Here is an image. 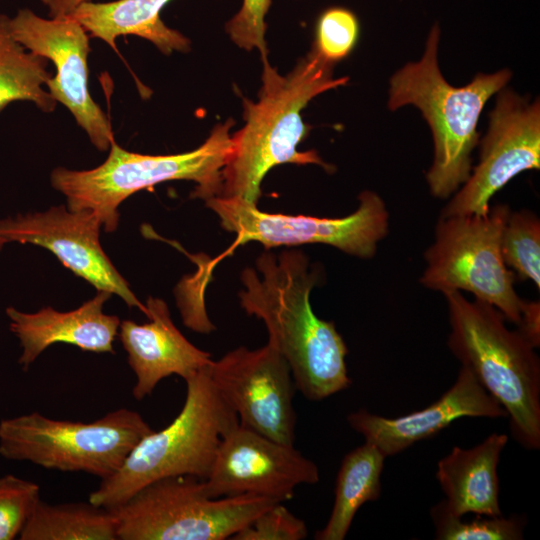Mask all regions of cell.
Instances as JSON below:
<instances>
[{"label":"cell","mask_w":540,"mask_h":540,"mask_svg":"<svg viewBox=\"0 0 540 540\" xmlns=\"http://www.w3.org/2000/svg\"><path fill=\"white\" fill-rule=\"evenodd\" d=\"M319 479L317 465L294 445L238 424L222 438L204 485L212 498L256 495L284 502L298 485Z\"/></svg>","instance_id":"obj_14"},{"label":"cell","mask_w":540,"mask_h":540,"mask_svg":"<svg viewBox=\"0 0 540 540\" xmlns=\"http://www.w3.org/2000/svg\"><path fill=\"white\" fill-rule=\"evenodd\" d=\"M111 295L97 291L95 297L68 312L45 307L26 313L8 307L10 330L23 349L18 359L22 368L27 370L45 349L56 343L71 344L83 351L114 354L113 342L121 321L118 316L103 312Z\"/></svg>","instance_id":"obj_18"},{"label":"cell","mask_w":540,"mask_h":540,"mask_svg":"<svg viewBox=\"0 0 540 540\" xmlns=\"http://www.w3.org/2000/svg\"><path fill=\"white\" fill-rule=\"evenodd\" d=\"M450 333L447 346L480 385L505 409L515 439L540 448V361L516 329L510 330L494 306L468 300L460 291L443 294Z\"/></svg>","instance_id":"obj_3"},{"label":"cell","mask_w":540,"mask_h":540,"mask_svg":"<svg viewBox=\"0 0 540 540\" xmlns=\"http://www.w3.org/2000/svg\"><path fill=\"white\" fill-rule=\"evenodd\" d=\"M147 323L120 322L118 335L136 375L132 395L137 401L152 394L164 378L184 380L212 363L210 353L188 341L173 323L167 304L154 297L146 302Z\"/></svg>","instance_id":"obj_17"},{"label":"cell","mask_w":540,"mask_h":540,"mask_svg":"<svg viewBox=\"0 0 540 540\" xmlns=\"http://www.w3.org/2000/svg\"><path fill=\"white\" fill-rule=\"evenodd\" d=\"M307 534L305 522L290 512L282 502H278L260 513L230 539L303 540Z\"/></svg>","instance_id":"obj_28"},{"label":"cell","mask_w":540,"mask_h":540,"mask_svg":"<svg viewBox=\"0 0 540 540\" xmlns=\"http://www.w3.org/2000/svg\"><path fill=\"white\" fill-rule=\"evenodd\" d=\"M510 211L508 205L498 204L485 215L439 216L434 241L424 253L422 286L442 294L469 292L517 325L524 300L501 254V234Z\"/></svg>","instance_id":"obj_9"},{"label":"cell","mask_w":540,"mask_h":540,"mask_svg":"<svg viewBox=\"0 0 540 540\" xmlns=\"http://www.w3.org/2000/svg\"><path fill=\"white\" fill-rule=\"evenodd\" d=\"M517 330L535 348L540 344V303L539 301H525L521 310Z\"/></svg>","instance_id":"obj_30"},{"label":"cell","mask_w":540,"mask_h":540,"mask_svg":"<svg viewBox=\"0 0 540 540\" xmlns=\"http://www.w3.org/2000/svg\"><path fill=\"white\" fill-rule=\"evenodd\" d=\"M505 265L540 288V219L532 211H510L501 234Z\"/></svg>","instance_id":"obj_24"},{"label":"cell","mask_w":540,"mask_h":540,"mask_svg":"<svg viewBox=\"0 0 540 540\" xmlns=\"http://www.w3.org/2000/svg\"><path fill=\"white\" fill-rule=\"evenodd\" d=\"M232 119L217 124L198 148L172 155H146L129 152L115 140L108 158L98 167L76 171L57 167L51 172L52 187L61 192L70 211L91 210L106 232L119 223V205L132 194L171 180L196 183L191 194L208 200L219 196L221 172L232 150Z\"/></svg>","instance_id":"obj_6"},{"label":"cell","mask_w":540,"mask_h":540,"mask_svg":"<svg viewBox=\"0 0 540 540\" xmlns=\"http://www.w3.org/2000/svg\"><path fill=\"white\" fill-rule=\"evenodd\" d=\"M431 519L438 540H520L526 520L521 515L477 518L465 522L462 517L450 513L444 500L432 506Z\"/></svg>","instance_id":"obj_25"},{"label":"cell","mask_w":540,"mask_h":540,"mask_svg":"<svg viewBox=\"0 0 540 540\" xmlns=\"http://www.w3.org/2000/svg\"><path fill=\"white\" fill-rule=\"evenodd\" d=\"M257 271L241 274L244 289L240 304L249 315L263 321L268 342L287 361L296 389L310 401H321L347 389V346L334 322L319 318L310 303V293L320 271L310 269L299 250L276 255L262 253Z\"/></svg>","instance_id":"obj_1"},{"label":"cell","mask_w":540,"mask_h":540,"mask_svg":"<svg viewBox=\"0 0 540 540\" xmlns=\"http://www.w3.org/2000/svg\"><path fill=\"white\" fill-rule=\"evenodd\" d=\"M151 431L138 412L127 408L89 423L55 420L33 412L0 421V455L103 480L121 468Z\"/></svg>","instance_id":"obj_7"},{"label":"cell","mask_w":540,"mask_h":540,"mask_svg":"<svg viewBox=\"0 0 540 540\" xmlns=\"http://www.w3.org/2000/svg\"><path fill=\"white\" fill-rule=\"evenodd\" d=\"M210 365L185 380L186 398L176 418L164 429L144 436L121 468L101 480L89 502L113 510L158 479L207 478L222 438L239 424L237 414L211 380Z\"/></svg>","instance_id":"obj_5"},{"label":"cell","mask_w":540,"mask_h":540,"mask_svg":"<svg viewBox=\"0 0 540 540\" xmlns=\"http://www.w3.org/2000/svg\"><path fill=\"white\" fill-rule=\"evenodd\" d=\"M262 85L258 101L243 99L244 126L231 135L232 150L222 169L219 196L256 204L267 172L283 163L315 164L327 172L334 166L315 150L298 151L309 131L301 112L315 96L346 85L348 77H333V64L312 50L286 76L262 60Z\"/></svg>","instance_id":"obj_2"},{"label":"cell","mask_w":540,"mask_h":540,"mask_svg":"<svg viewBox=\"0 0 540 540\" xmlns=\"http://www.w3.org/2000/svg\"><path fill=\"white\" fill-rule=\"evenodd\" d=\"M359 37V22L353 12L341 7L325 10L316 25L313 49L333 64L347 57Z\"/></svg>","instance_id":"obj_26"},{"label":"cell","mask_w":540,"mask_h":540,"mask_svg":"<svg viewBox=\"0 0 540 540\" xmlns=\"http://www.w3.org/2000/svg\"><path fill=\"white\" fill-rule=\"evenodd\" d=\"M10 19L0 14V112L15 101H29L43 112H52L57 102L42 88L51 78L48 59L14 38Z\"/></svg>","instance_id":"obj_23"},{"label":"cell","mask_w":540,"mask_h":540,"mask_svg":"<svg viewBox=\"0 0 540 540\" xmlns=\"http://www.w3.org/2000/svg\"><path fill=\"white\" fill-rule=\"evenodd\" d=\"M5 244L6 242L2 238H0V251L2 250Z\"/></svg>","instance_id":"obj_32"},{"label":"cell","mask_w":540,"mask_h":540,"mask_svg":"<svg viewBox=\"0 0 540 540\" xmlns=\"http://www.w3.org/2000/svg\"><path fill=\"white\" fill-rule=\"evenodd\" d=\"M171 0H115L84 2L70 16L87 33L116 49L120 36L135 35L153 43L162 53L188 52L190 41L161 20L160 12Z\"/></svg>","instance_id":"obj_20"},{"label":"cell","mask_w":540,"mask_h":540,"mask_svg":"<svg viewBox=\"0 0 540 540\" xmlns=\"http://www.w3.org/2000/svg\"><path fill=\"white\" fill-rule=\"evenodd\" d=\"M385 458L368 442L344 456L336 477L332 511L326 525L315 533L316 540H343L359 508L379 498Z\"/></svg>","instance_id":"obj_21"},{"label":"cell","mask_w":540,"mask_h":540,"mask_svg":"<svg viewBox=\"0 0 540 540\" xmlns=\"http://www.w3.org/2000/svg\"><path fill=\"white\" fill-rule=\"evenodd\" d=\"M10 27L27 50L52 61L56 74L46 83L48 92L72 113L98 150H108L114 134L109 118L89 93L91 49L83 26L72 17L45 19L25 8L10 19Z\"/></svg>","instance_id":"obj_13"},{"label":"cell","mask_w":540,"mask_h":540,"mask_svg":"<svg viewBox=\"0 0 540 540\" xmlns=\"http://www.w3.org/2000/svg\"><path fill=\"white\" fill-rule=\"evenodd\" d=\"M507 442L506 434L492 433L472 448L454 446L439 460L436 479L450 513L458 517L502 515L497 466Z\"/></svg>","instance_id":"obj_19"},{"label":"cell","mask_w":540,"mask_h":540,"mask_svg":"<svg viewBox=\"0 0 540 540\" xmlns=\"http://www.w3.org/2000/svg\"><path fill=\"white\" fill-rule=\"evenodd\" d=\"M212 382L237 414L239 424L277 442L294 445L296 386L287 361L269 344L238 347L213 360Z\"/></svg>","instance_id":"obj_12"},{"label":"cell","mask_w":540,"mask_h":540,"mask_svg":"<svg viewBox=\"0 0 540 540\" xmlns=\"http://www.w3.org/2000/svg\"><path fill=\"white\" fill-rule=\"evenodd\" d=\"M272 0H243L240 10L226 23L231 40L247 51L258 49L261 60L267 59L265 16Z\"/></svg>","instance_id":"obj_29"},{"label":"cell","mask_w":540,"mask_h":540,"mask_svg":"<svg viewBox=\"0 0 540 540\" xmlns=\"http://www.w3.org/2000/svg\"><path fill=\"white\" fill-rule=\"evenodd\" d=\"M100 219L91 210L70 211L64 205L45 212L17 214L0 220V238L6 244H33L51 251L75 275L97 291L118 295L129 307L146 314L124 277L100 244Z\"/></svg>","instance_id":"obj_15"},{"label":"cell","mask_w":540,"mask_h":540,"mask_svg":"<svg viewBox=\"0 0 540 540\" xmlns=\"http://www.w3.org/2000/svg\"><path fill=\"white\" fill-rule=\"evenodd\" d=\"M540 167V106L501 91L481 141L479 163L440 216L485 215L490 199L512 178Z\"/></svg>","instance_id":"obj_11"},{"label":"cell","mask_w":540,"mask_h":540,"mask_svg":"<svg viewBox=\"0 0 540 540\" xmlns=\"http://www.w3.org/2000/svg\"><path fill=\"white\" fill-rule=\"evenodd\" d=\"M39 500L38 484L11 474L0 477V540L20 535Z\"/></svg>","instance_id":"obj_27"},{"label":"cell","mask_w":540,"mask_h":540,"mask_svg":"<svg viewBox=\"0 0 540 540\" xmlns=\"http://www.w3.org/2000/svg\"><path fill=\"white\" fill-rule=\"evenodd\" d=\"M507 413L465 366L456 381L431 405L407 415L387 418L360 409L347 416L349 426L365 442L387 456L396 455L416 442L430 438L463 417L502 418Z\"/></svg>","instance_id":"obj_16"},{"label":"cell","mask_w":540,"mask_h":540,"mask_svg":"<svg viewBox=\"0 0 540 540\" xmlns=\"http://www.w3.org/2000/svg\"><path fill=\"white\" fill-rule=\"evenodd\" d=\"M440 29L434 25L418 62L406 64L390 80L388 108L418 107L434 140V159L426 174L431 194L445 199L464 184L471 173V152L478 142L479 116L487 100L511 78L508 69L478 74L466 86L454 87L442 76L437 51Z\"/></svg>","instance_id":"obj_4"},{"label":"cell","mask_w":540,"mask_h":540,"mask_svg":"<svg viewBox=\"0 0 540 540\" xmlns=\"http://www.w3.org/2000/svg\"><path fill=\"white\" fill-rule=\"evenodd\" d=\"M21 540H118L113 510L88 503L35 505Z\"/></svg>","instance_id":"obj_22"},{"label":"cell","mask_w":540,"mask_h":540,"mask_svg":"<svg viewBox=\"0 0 540 540\" xmlns=\"http://www.w3.org/2000/svg\"><path fill=\"white\" fill-rule=\"evenodd\" d=\"M358 202L357 209L345 217L320 218L267 213L234 197L215 196L205 201L221 226L236 234L237 244L255 241L271 248L318 243L369 259L388 234L389 212L384 200L370 190L361 192Z\"/></svg>","instance_id":"obj_10"},{"label":"cell","mask_w":540,"mask_h":540,"mask_svg":"<svg viewBox=\"0 0 540 540\" xmlns=\"http://www.w3.org/2000/svg\"><path fill=\"white\" fill-rule=\"evenodd\" d=\"M278 501L256 495L210 497L204 480L153 481L113 509L120 540H225Z\"/></svg>","instance_id":"obj_8"},{"label":"cell","mask_w":540,"mask_h":540,"mask_svg":"<svg viewBox=\"0 0 540 540\" xmlns=\"http://www.w3.org/2000/svg\"><path fill=\"white\" fill-rule=\"evenodd\" d=\"M48 7L50 18L70 17L75 10L88 0H41Z\"/></svg>","instance_id":"obj_31"}]
</instances>
